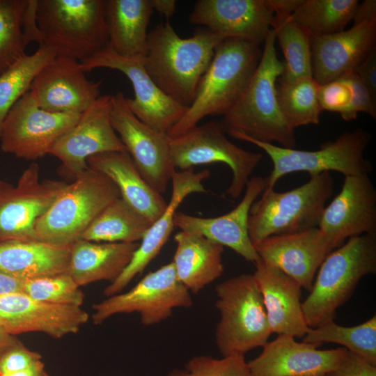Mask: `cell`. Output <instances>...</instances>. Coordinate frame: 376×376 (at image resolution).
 I'll use <instances>...</instances> for the list:
<instances>
[{"mask_svg": "<svg viewBox=\"0 0 376 376\" xmlns=\"http://www.w3.org/2000/svg\"><path fill=\"white\" fill-rule=\"evenodd\" d=\"M223 40L204 27L182 38L169 22H162L148 33L145 68L166 95L189 107Z\"/></svg>", "mask_w": 376, "mask_h": 376, "instance_id": "6da1fadb", "label": "cell"}, {"mask_svg": "<svg viewBox=\"0 0 376 376\" xmlns=\"http://www.w3.org/2000/svg\"><path fill=\"white\" fill-rule=\"evenodd\" d=\"M283 71V63L277 56L275 33L271 29L247 87L220 122L226 134L295 148V129L284 117L276 97V85Z\"/></svg>", "mask_w": 376, "mask_h": 376, "instance_id": "7a4b0ae2", "label": "cell"}, {"mask_svg": "<svg viewBox=\"0 0 376 376\" xmlns=\"http://www.w3.org/2000/svg\"><path fill=\"white\" fill-rule=\"evenodd\" d=\"M260 45L238 38L224 39L217 47L192 104L168 131L180 136L209 116H224L237 102L260 60Z\"/></svg>", "mask_w": 376, "mask_h": 376, "instance_id": "3957f363", "label": "cell"}, {"mask_svg": "<svg viewBox=\"0 0 376 376\" xmlns=\"http://www.w3.org/2000/svg\"><path fill=\"white\" fill-rule=\"evenodd\" d=\"M376 272V233L349 238L331 251L320 266L308 296L302 301L307 325L334 320L361 279Z\"/></svg>", "mask_w": 376, "mask_h": 376, "instance_id": "277c9868", "label": "cell"}, {"mask_svg": "<svg viewBox=\"0 0 376 376\" xmlns=\"http://www.w3.org/2000/svg\"><path fill=\"white\" fill-rule=\"evenodd\" d=\"M42 44L80 63L108 45L104 0H37Z\"/></svg>", "mask_w": 376, "mask_h": 376, "instance_id": "5b68a950", "label": "cell"}, {"mask_svg": "<svg viewBox=\"0 0 376 376\" xmlns=\"http://www.w3.org/2000/svg\"><path fill=\"white\" fill-rule=\"evenodd\" d=\"M334 185L330 173L324 172L288 191L265 190L249 211V235L253 245L270 236L318 227Z\"/></svg>", "mask_w": 376, "mask_h": 376, "instance_id": "8992f818", "label": "cell"}, {"mask_svg": "<svg viewBox=\"0 0 376 376\" xmlns=\"http://www.w3.org/2000/svg\"><path fill=\"white\" fill-rule=\"evenodd\" d=\"M119 190L105 175L88 168L67 185L37 221L35 239L57 246H70L111 202Z\"/></svg>", "mask_w": 376, "mask_h": 376, "instance_id": "52a82bcc", "label": "cell"}, {"mask_svg": "<svg viewBox=\"0 0 376 376\" xmlns=\"http://www.w3.org/2000/svg\"><path fill=\"white\" fill-rule=\"evenodd\" d=\"M219 320L215 343L223 357L263 347L272 334L262 294L253 276L242 274L215 287Z\"/></svg>", "mask_w": 376, "mask_h": 376, "instance_id": "ba28073f", "label": "cell"}, {"mask_svg": "<svg viewBox=\"0 0 376 376\" xmlns=\"http://www.w3.org/2000/svg\"><path fill=\"white\" fill-rule=\"evenodd\" d=\"M233 138L256 146L271 159L273 169L265 178V190L273 189L281 178L295 172H307L312 176L336 171L348 176L368 175L373 170L372 163L364 156L371 136L361 128L344 132L333 141L322 143L318 150L312 151L283 148L242 136Z\"/></svg>", "mask_w": 376, "mask_h": 376, "instance_id": "9c48e42d", "label": "cell"}, {"mask_svg": "<svg viewBox=\"0 0 376 376\" xmlns=\"http://www.w3.org/2000/svg\"><path fill=\"white\" fill-rule=\"evenodd\" d=\"M169 145L175 170L217 162L228 166L232 180L226 194L233 199L242 194L263 158L260 152L246 150L230 141L218 121L197 125L180 136L169 137Z\"/></svg>", "mask_w": 376, "mask_h": 376, "instance_id": "30bf717a", "label": "cell"}, {"mask_svg": "<svg viewBox=\"0 0 376 376\" xmlns=\"http://www.w3.org/2000/svg\"><path fill=\"white\" fill-rule=\"evenodd\" d=\"M192 305L190 292L178 280L171 262L148 273L127 292L94 304L92 320L100 324L114 315L137 313L142 324L151 326L170 318L174 309Z\"/></svg>", "mask_w": 376, "mask_h": 376, "instance_id": "8fae6325", "label": "cell"}, {"mask_svg": "<svg viewBox=\"0 0 376 376\" xmlns=\"http://www.w3.org/2000/svg\"><path fill=\"white\" fill-rule=\"evenodd\" d=\"M80 116L44 110L28 91L11 108L3 122L1 149L19 159L37 160L49 154L55 143L77 123Z\"/></svg>", "mask_w": 376, "mask_h": 376, "instance_id": "7c38bea8", "label": "cell"}, {"mask_svg": "<svg viewBox=\"0 0 376 376\" xmlns=\"http://www.w3.org/2000/svg\"><path fill=\"white\" fill-rule=\"evenodd\" d=\"M68 183L40 178V167L32 162L13 186L0 180V242L36 240L37 221Z\"/></svg>", "mask_w": 376, "mask_h": 376, "instance_id": "4fadbf2b", "label": "cell"}, {"mask_svg": "<svg viewBox=\"0 0 376 376\" xmlns=\"http://www.w3.org/2000/svg\"><path fill=\"white\" fill-rule=\"evenodd\" d=\"M111 95L100 96L62 135L49 154L61 164L60 173L73 181L87 169L88 157L107 152H127L111 120Z\"/></svg>", "mask_w": 376, "mask_h": 376, "instance_id": "5bb4252c", "label": "cell"}, {"mask_svg": "<svg viewBox=\"0 0 376 376\" xmlns=\"http://www.w3.org/2000/svg\"><path fill=\"white\" fill-rule=\"evenodd\" d=\"M112 126L145 180L162 194L174 168L169 136L139 120L129 109L122 92L111 95Z\"/></svg>", "mask_w": 376, "mask_h": 376, "instance_id": "9a60e30c", "label": "cell"}, {"mask_svg": "<svg viewBox=\"0 0 376 376\" xmlns=\"http://www.w3.org/2000/svg\"><path fill=\"white\" fill-rule=\"evenodd\" d=\"M81 63L84 71L104 68L123 72L133 86L134 97H125L132 113L148 126L163 133L183 116L187 108L166 95L148 74L143 61L128 59L105 47Z\"/></svg>", "mask_w": 376, "mask_h": 376, "instance_id": "2e32d148", "label": "cell"}, {"mask_svg": "<svg viewBox=\"0 0 376 376\" xmlns=\"http://www.w3.org/2000/svg\"><path fill=\"white\" fill-rule=\"evenodd\" d=\"M318 227L333 249L350 237L376 233V189L368 175L345 176L340 192L325 206Z\"/></svg>", "mask_w": 376, "mask_h": 376, "instance_id": "e0dca14e", "label": "cell"}, {"mask_svg": "<svg viewBox=\"0 0 376 376\" xmlns=\"http://www.w3.org/2000/svg\"><path fill=\"white\" fill-rule=\"evenodd\" d=\"M102 82L88 80L79 61L56 56L38 73L29 92L44 110L81 114L100 96Z\"/></svg>", "mask_w": 376, "mask_h": 376, "instance_id": "ac0fdd59", "label": "cell"}, {"mask_svg": "<svg viewBox=\"0 0 376 376\" xmlns=\"http://www.w3.org/2000/svg\"><path fill=\"white\" fill-rule=\"evenodd\" d=\"M88 319L81 306L45 302L23 292L0 295V331L11 336L37 331L61 338L78 332Z\"/></svg>", "mask_w": 376, "mask_h": 376, "instance_id": "d6986e66", "label": "cell"}, {"mask_svg": "<svg viewBox=\"0 0 376 376\" xmlns=\"http://www.w3.org/2000/svg\"><path fill=\"white\" fill-rule=\"evenodd\" d=\"M274 11L271 0H198L189 23L221 36L263 45L272 29Z\"/></svg>", "mask_w": 376, "mask_h": 376, "instance_id": "ffe728a7", "label": "cell"}, {"mask_svg": "<svg viewBox=\"0 0 376 376\" xmlns=\"http://www.w3.org/2000/svg\"><path fill=\"white\" fill-rule=\"evenodd\" d=\"M253 246L261 262L279 269L308 291L320 266L334 250L318 227L270 236Z\"/></svg>", "mask_w": 376, "mask_h": 376, "instance_id": "44dd1931", "label": "cell"}, {"mask_svg": "<svg viewBox=\"0 0 376 376\" xmlns=\"http://www.w3.org/2000/svg\"><path fill=\"white\" fill-rule=\"evenodd\" d=\"M316 345L279 335L247 362L252 376H326L338 367L347 350H319Z\"/></svg>", "mask_w": 376, "mask_h": 376, "instance_id": "7402d4cb", "label": "cell"}, {"mask_svg": "<svg viewBox=\"0 0 376 376\" xmlns=\"http://www.w3.org/2000/svg\"><path fill=\"white\" fill-rule=\"evenodd\" d=\"M210 175L207 170L195 172L193 169L173 173L172 191L166 209L151 224L122 274L105 288L107 297L120 293L158 255L175 227L174 216L180 203L191 194L207 192L203 181Z\"/></svg>", "mask_w": 376, "mask_h": 376, "instance_id": "603a6c76", "label": "cell"}, {"mask_svg": "<svg viewBox=\"0 0 376 376\" xmlns=\"http://www.w3.org/2000/svg\"><path fill=\"white\" fill-rule=\"evenodd\" d=\"M266 184L265 178L251 177L239 204L229 212L219 217H201L177 211L174 226L227 246L246 261L256 264L260 258L249 235L248 220L250 208L265 189Z\"/></svg>", "mask_w": 376, "mask_h": 376, "instance_id": "cb8c5ba5", "label": "cell"}, {"mask_svg": "<svg viewBox=\"0 0 376 376\" xmlns=\"http://www.w3.org/2000/svg\"><path fill=\"white\" fill-rule=\"evenodd\" d=\"M376 48V21L311 36L312 77L320 86L352 72Z\"/></svg>", "mask_w": 376, "mask_h": 376, "instance_id": "d4e9b609", "label": "cell"}, {"mask_svg": "<svg viewBox=\"0 0 376 376\" xmlns=\"http://www.w3.org/2000/svg\"><path fill=\"white\" fill-rule=\"evenodd\" d=\"M253 274L262 294L272 333L303 338L309 329L302 311L301 285L279 269L260 260Z\"/></svg>", "mask_w": 376, "mask_h": 376, "instance_id": "484cf974", "label": "cell"}, {"mask_svg": "<svg viewBox=\"0 0 376 376\" xmlns=\"http://www.w3.org/2000/svg\"><path fill=\"white\" fill-rule=\"evenodd\" d=\"M88 168L111 179L120 198L152 223L164 212L167 203L142 177L127 152H107L88 157Z\"/></svg>", "mask_w": 376, "mask_h": 376, "instance_id": "4316f807", "label": "cell"}, {"mask_svg": "<svg viewBox=\"0 0 376 376\" xmlns=\"http://www.w3.org/2000/svg\"><path fill=\"white\" fill-rule=\"evenodd\" d=\"M152 12L150 0H104L109 49L120 56L143 61Z\"/></svg>", "mask_w": 376, "mask_h": 376, "instance_id": "83f0119b", "label": "cell"}, {"mask_svg": "<svg viewBox=\"0 0 376 376\" xmlns=\"http://www.w3.org/2000/svg\"><path fill=\"white\" fill-rule=\"evenodd\" d=\"M70 246L37 240L0 242V272L26 281L68 272Z\"/></svg>", "mask_w": 376, "mask_h": 376, "instance_id": "f1b7e54d", "label": "cell"}, {"mask_svg": "<svg viewBox=\"0 0 376 376\" xmlns=\"http://www.w3.org/2000/svg\"><path fill=\"white\" fill-rule=\"evenodd\" d=\"M174 240L176 247L172 263L178 280L190 292L198 293L222 275V245L182 230L175 235Z\"/></svg>", "mask_w": 376, "mask_h": 376, "instance_id": "f546056e", "label": "cell"}, {"mask_svg": "<svg viewBox=\"0 0 376 376\" xmlns=\"http://www.w3.org/2000/svg\"><path fill=\"white\" fill-rule=\"evenodd\" d=\"M138 242H95L80 239L70 245L68 273L79 286L114 281L130 263Z\"/></svg>", "mask_w": 376, "mask_h": 376, "instance_id": "4dcf8cb0", "label": "cell"}, {"mask_svg": "<svg viewBox=\"0 0 376 376\" xmlns=\"http://www.w3.org/2000/svg\"><path fill=\"white\" fill-rule=\"evenodd\" d=\"M151 224L120 197L100 213L81 239L95 242H137Z\"/></svg>", "mask_w": 376, "mask_h": 376, "instance_id": "1f68e13d", "label": "cell"}, {"mask_svg": "<svg viewBox=\"0 0 376 376\" xmlns=\"http://www.w3.org/2000/svg\"><path fill=\"white\" fill-rule=\"evenodd\" d=\"M272 29L285 58L279 78L293 81L312 77L311 34L288 14H274Z\"/></svg>", "mask_w": 376, "mask_h": 376, "instance_id": "d6a6232c", "label": "cell"}, {"mask_svg": "<svg viewBox=\"0 0 376 376\" xmlns=\"http://www.w3.org/2000/svg\"><path fill=\"white\" fill-rule=\"evenodd\" d=\"M276 97L279 107L290 125L296 127L320 123L321 108L318 93L320 85L313 77L293 81L278 79Z\"/></svg>", "mask_w": 376, "mask_h": 376, "instance_id": "836d02e7", "label": "cell"}, {"mask_svg": "<svg viewBox=\"0 0 376 376\" xmlns=\"http://www.w3.org/2000/svg\"><path fill=\"white\" fill-rule=\"evenodd\" d=\"M303 342L317 346L324 343L339 344L376 366V316L353 327L341 326L334 320L326 322L309 328Z\"/></svg>", "mask_w": 376, "mask_h": 376, "instance_id": "e575fe53", "label": "cell"}, {"mask_svg": "<svg viewBox=\"0 0 376 376\" xmlns=\"http://www.w3.org/2000/svg\"><path fill=\"white\" fill-rule=\"evenodd\" d=\"M358 0H302L290 15L311 36L344 30L353 19Z\"/></svg>", "mask_w": 376, "mask_h": 376, "instance_id": "d590c367", "label": "cell"}, {"mask_svg": "<svg viewBox=\"0 0 376 376\" xmlns=\"http://www.w3.org/2000/svg\"><path fill=\"white\" fill-rule=\"evenodd\" d=\"M56 56L52 48L40 45L33 54H26L0 75V137L11 108L29 91L38 73Z\"/></svg>", "mask_w": 376, "mask_h": 376, "instance_id": "8d00e7d4", "label": "cell"}, {"mask_svg": "<svg viewBox=\"0 0 376 376\" xmlns=\"http://www.w3.org/2000/svg\"><path fill=\"white\" fill-rule=\"evenodd\" d=\"M29 0H0V75L26 56L23 31Z\"/></svg>", "mask_w": 376, "mask_h": 376, "instance_id": "74e56055", "label": "cell"}, {"mask_svg": "<svg viewBox=\"0 0 376 376\" xmlns=\"http://www.w3.org/2000/svg\"><path fill=\"white\" fill-rule=\"evenodd\" d=\"M22 292L42 301L81 306L84 294L68 272L23 281Z\"/></svg>", "mask_w": 376, "mask_h": 376, "instance_id": "f35d334b", "label": "cell"}, {"mask_svg": "<svg viewBox=\"0 0 376 376\" xmlns=\"http://www.w3.org/2000/svg\"><path fill=\"white\" fill-rule=\"evenodd\" d=\"M165 376H252L244 356L229 355L216 359L208 355L194 357L184 369H174Z\"/></svg>", "mask_w": 376, "mask_h": 376, "instance_id": "ab89813d", "label": "cell"}, {"mask_svg": "<svg viewBox=\"0 0 376 376\" xmlns=\"http://www.w3.org/2000/svg\"><path fill=\"white\" fill-rule=\"evenodd\" d=\"M352 97V90L345 76L319 88L318 97L322 111L338 112L341 118L347 111Z\"/></svg>", "mask_w": 376, "mask_h": 376, "instance_id": "60d3db41", "label": "cell"}, {"mask_svg": "<svg viewBox=\"0 0 376 376\" xmlns=\"http://www.w3.org/2000/svg\"><path fill=\"white\" fill-rule=\"evenodd\" d=\"M345 77L350 86L352 97L350 106L342 118L345 121L352 120L357 118L359 112H364L376 120V98L353 72Z\"/></svg>", "mask_w": 376, "mask_h": 376, "instance_id": "b9f144b4", "label": "cell"}, {"mask_svg": "<svg viewBox=\"0 0 376 376\" xmlns=\"http://www.w3.org/2000/svg\"><path fill=\"white\" fill-rule=\"evenodd\" d=\"M41 360V355L27 349L22 343L5 352L0 357V374L23 370Z\"/></svg>", "mask_w": 376, "mask_h": 376, "instance_id": "7bdbcfd3", "label": "cell"}, {"mask_svg": "<svg viewBox=\"0 0 376 376\" xmlns=\"http://www.w3.org/2000/svg\"><path fill=\"white\" fill-rule=\"evenodd\" d=\"M326 376H376V366L347 350L338 367Z\"/></svg>", "mask_w": 376, "mask_h": 376, "instance_id": "ee69618b", "label": "cell"}, {"mask_svg": "<svg viewBox=\"0 0 376 376\" xmlns=\"http://www.w3.org/2000/svg\"><path fill=\"white\" fill-rule=\"evenodd\" d=\"M353 72L366 85L376 98V48L355 68Z\"/></svg>", "mask_w": 376, "mask_h": 376, "instance_id": "f6af8a7d", "label": "cell"}, {"mask_svg": "<svg viewBox=\"0 0 376 376\" xmlns=\"http://www.w3.org/2000/svg\"><path fill=\"white\" fill-rule=\"evenodd\" d=\"M352 20L354 24L376 21V1L364 0L359 2Z\"/></svg>", "mask_w": 376, "mask_h": 376, "instance_id": "bcb514c9", "label": "cell"}, {"mask_svg": "<svg viewBox=\"0 0 376 376\" xmlns=\"http://www.w3.org/2000/svg\"><path fill=\"white\" fill-rule=\"evenodd\" d=\"M23 281L0 272V295L22 292Z\"/></svg>", "mask_w": 376, "mask_h": 376, "instance_id": "7dc6e473", "label": "cell"}, {"mask_svg": "<svg viewBox=\"0 0 376 376\" xmlns=\"http://www.w3.org/2000/svg\"><path fill=\"white\" fill-rule=\"evenodd\" d=\"M150 3L153 11L166 19L171 17L176 10L177 3L175 0H150Z\"/></svg>", "mask_w": 376, "mask_h": 376, "instance_id": "c3c4849f", "label": "cell"}, {"mask_svg": "<svg viewBox=\"0 0 376 376\" xmlns=\"http://www.w3.org/2000/svg\"><path fill=\"white\" fill-rule=\"evenodd\" d=\"M0 376H48V375L45 370L43 362L40 360L27 369L13 373L0 374Z\"/></svg>", "mask_w": 376, "mask_h": 376, "instance_id": "681fc988", "label": "cell"}, {"mask_svg": "<svg viewBox=\"0 0 376 376\" xmlns=\"http://www.w3.org/2000/svg\"><path fill=\"white\" fill-rule=\"evenodd\" d=\"M21 343L14 336L6 334L0 331V357L10 348Z\"/></svg>", "mask_w": 376, "mask_h": 376, "instance_id": "f907efd6", "label": "cell"}]
</instances>
